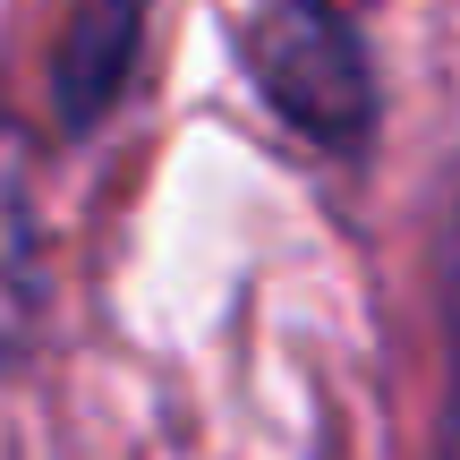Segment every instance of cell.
Wrapping results in <instances>:
<instances>
[{
	"mask_svg": "<svg viewBox=\"0 0 460 460\" xmlns=\"http://www.w3.org/2000/svg\"><path fill=\"white\" fill-rule=\"evenodd\" d=\"M247 77L281 128L324 154L376 146V51L332 0H264L247 26Z\"/></svg>",
	"mask_w": 460,
	"mask_h": 460,
	"instance_id": "obj_1",
	"label": "cell"
},
{
	"mask_svg": "<svg viewBox=\"0 0 460 460\" xmlns=\"http://www.w3.org/2000/svg\"><path fill=\"white\" fill-rule=\"evenodd\" d=\"M137 43H146V0H77L60 51H51V111L68 137L111 119V102L137 77Z\"/></svg>",
	"mask_w": 460,
	"mask_h": 460,
	"instance_id": "obj_2",
	"label": "cell"
},
{
	"mask_svg": "<svg viewBox=\"0 0 460 460\" xmlns=\"http://www.w3.org/2000/svg\"><path fill=\"white\" fill-rule=\"evenodd\" d=\"M34 315H43V222H34L26 137L0 119V358L34 341Z\"/></svg>",
	"mask_w": 460,
	"mask_h": 460,
	"instance_id": "obj_3",
	"label": "cell"
}]
</instances>
